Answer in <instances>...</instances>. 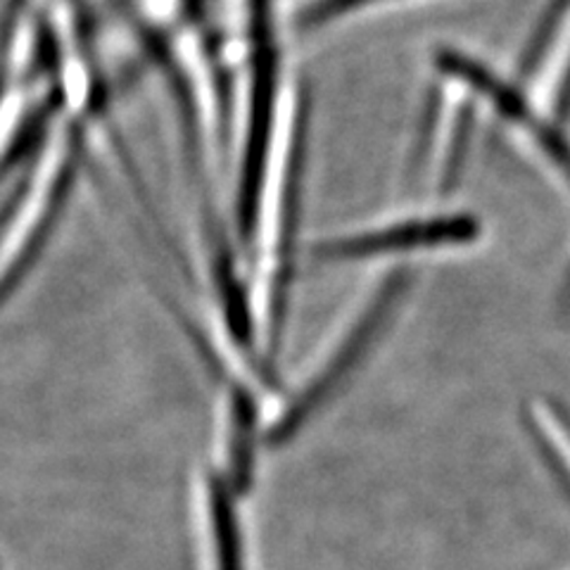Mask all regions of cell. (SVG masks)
<instances>
[{"mask_svg": "<svg viewBox=\"0 0 570 570\" xmlns=\"http://www.w3.org/2000/svg\"><path fill=\"white\" fill-rule=\"evenodd\" d=\"M371 3H381V0H309V3L297 12V27L299 29L321 27L335 20V17Z\"/></svg>", "mask_w": 570, "mask_h": 570, "instance_id": "obj_5", "label": "cell"}, {"mask_svg": "<svg viewBox=\"0 0 570 570\" xmlns=\"http://www.w3.org/2000/svg\"><path fill=\"white\" fill-rule=\"evenodd\" d=\"M528 425L549 463H554L559 478L570 490V419L554 402H532Z\"/></svg>", "mask_w": 570, "mask_h": 570, "instance_id": "obj_3", "label": "cell"}, {"mask_svg": "<svg viewBox=\"0 0 570 570\" xmlns=\"http://www.w3.org/2000/svg\"><path fill=\"white\" fill-rule=\"evenodd\" d=\"M212 525L214 544H217L219 570H243L240 534L234 509V490L226 480H214L212 485Z\"/></svg>", "mask_w": 570, "mask_h": 570, "instance_id": "obj_4", "label": "cell"}, {"mask_svg": "<svg viewBox=\"0 0 570 570\" xmlns=\"http://www.w3.org/2000/svg\"><path fill=\"white\" fill-rule=\"evenodd\" d=\"M406 288L409 278L404 272L392 274L381 283V288L371 295L362 316L354 321V326L345 335V343L331 354L328 364L316 373L312 383L299 392L295 402L285 409L283 416L274 423L269 431V442L274 448L295 438L299 428L305 425L352 376V371L360 366V362L373 347V341H376L379 333L387 324L392 309L397 307V299H402Z\"/></svg>", "mask_w": 570, "mask_h": 570, "instance_id": "obj_1", "label": "cell"}, {"mask_svg": "<svg viewBox=\"0 0 570 570\" xmlns=\"http://www.w3.org/2000/svg\"><path fill=\"white\" fill-rule=\"evenodd\" d=\"M478 222L461 214H448V217H428L412 219L402 224H392L379 230H364L326 240L314 247L318 259H364L390 253H404V249H423L440 245H461L478 238Z\"/></svg>", "mask_w": 570, "mask_h": 570, "instance_id": "obj_2", "label": "cell"}]
</instances>
